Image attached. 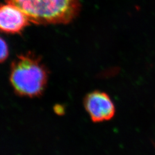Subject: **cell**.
I'll return each instance as SVG.
<instances>
[{
	"instance_id": "7a4b0ae2",
	"label": "cell",
	"mask_w": 155,
	"mask_h": 155,
	"mask_svg": "<svg viewBox=\"0 0 155 155\" xmlns=\"http://www.w3.org/2000/svg\"><path fill=\"white\" fill-rule=\"evenodd\" d=\"M16 6L38 25L65 24L77 16L81 9L79 0H6Z\"/></svg>"
},
{
	"instance_id": "3957f363",
	"label": "cell",
	"mask_w": 155,
	"mask_h": 155,
	"mask_svg": "<svg viewBox=\"0 0 155 155\" xmlns=\"http://www.w3.org/2000/svg\"><path fill=\"white\" fill-rule=\"evenodd\" d=\"M83 104L93 122L107 121L114 116V105L110 97L104 92L95 90L89 93L84 97Z\"/></svg>"
},
{
	"instance_id": "5b68a950",
	"label": "cell",
	"mask_w": 155,
	"mask_h": 155,
	"mask_svg": "<svg viewBox=\"0 0 155 155\" xmlns=\"http://www.w3.org/2000/svg\"><path fill=\"white\" fill-rule=\"evenodd\" d=\"M0 61L1 62L5 61L9 56V47L6 41L2 38H1L0 40Z\"/></svg>"
},
{
	"instance_id": "277c9868",
	"label": "cell",
	"mask_w": 155,
	"mask_h": 155,
	"mask_svg": "<svg viewBox=\"0 0 155 155\" xmlns=\"http://www.w3.org/2000/svg\"><path fill=\"white\" fill-rule=\"evenodd\" d=\"M26 15L16 6L7 3L0 9V28L6 33H18L29 25Z\"/></svg>"
},
{
	"instance_id": "6da1fadb",
	"label": "cell",
	"mask_w": 155,
	"mask_h": 155,
	"mask_svg": "<svg viewBox=\"0 0 155 155\" xmlns=\"http://www.w3.org/2000/svg\"><path fill=\"white\" fill-rule=\"evenodd\" d=\"M49 72L40 57L28 52L17 56L11 66L9 81L19 96L38 97L45 91Z\"/></svg>"
}]
</instances>
